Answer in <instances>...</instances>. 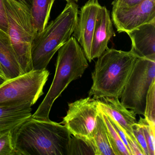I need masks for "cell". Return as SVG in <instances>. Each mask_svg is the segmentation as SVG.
I'll list each match as a JSON object with an SVG mask.
<instances>
[{
	"instance_id": "obj_1",
	"label": "cell",
	"mask_w": 155,
	"mask_h": 155,
	"mask_svg": "<svg viewBox=\"0 0 155 155\" xmlns=\"http://www.w3.org/2000/svg\"><path fill=\"white\" fill-rule=\"evenodd\" d=\"M71 135L64 125L32 117L12 131L16 155H68Z\"/></svg>"
},
{
	"instance_id": "obj_2",
	"label": "cell",
	"mask_w": 155,
	"mask_h": 155,
	"mask_svg": "<svg viewBox=\"0 0 155 155\" xmlns=\"http://www.w3.org/2000/svg\"><path fill=\"white\" fill-rule=\"evenodd\" d=\"M137 58L130 51L106 50L96 61L89 97L120 98Z\"/></svg>"
},
{
	"instance_id": "obj_3",
	"label": "cell",
	"mask_w": 155,
	"mask_h": 155,
	"mask_svg": "<svg viewBox=\"0 0 155 155\" xmlns=\"http://www.w3.org/2000/svg\"><path fill=\"white\" fill-rule=\"evenodd\" d=\"M55 76L50 88L31 117L49 120L53 103L70 83L82 77L88 67L87 59L77 40L71 37L58 51Z\"/></svg>"
},
{
	"instance_id": "obj_4",
	"label": "cell",
	"mask_w": 155,
	"mask_h": 155,
	"mask_svg": "<svg viewBox=\"0 0 155 155\" xmlns=\"http://www.w3.org/2000/svg\"><path fill=\"white\" fill-rule=\"evenodd\" d=\"M78 6L68 2L61 13L33 39L31 49L33 70L46 69L55 53L70 38L78 21Z\"/></svg>"
},
{
	"instance_id": "obj_5",
	"label": "cell",
	"mask_w": 155,
	"mask_h": 155,
	"mask_svg": "<svg viewBox=\"0 0 155 155\" xmlns=\"http://www.w3.org/2000/svg\"><path fill=\"white\" fill-rule=\"evenodd\" d=\"M8 22V34L24 73L33 70L31 49L37 33L30 9L16 0H3Z\"/></svg>"
},
{
	"instance_id": "obj_6",
	"label": "cell",
	"mask_w": 155,
	"mask_h": 155,
	"mask_svg": "<svg viewBox=\"0 0 155 155\" xmlns=\"http://www.w3.org/2000/svg\"><path fill=\"white\" fill-rule=\"evenodd\" d=\"M49 71L32 70L12 79L0 86V106L31 103L32 106L44 94Z\"/></svg>"
},
{
	"instance_id": "obj_7",
	"label": "cell",
	"mask_w": 155,
	"mask_h": 155,
	"mask_svg": "<svg viewBox=\"0 0 155 155\" xmlns=\"http://www.w3.org/2000/svg\"><path fill=\"white\" fill-rule=\"evenodd\" d=\"M155 80V59L137 58L120 97L122 105L144 115L147 94Z\"/></svg>"
},
{
	"instance_id": "obj_8",
	"label": "cell",
	"mask_w": 155,
	"mask_h": 155,
	"mask_svg": "<svg viewBox=\"0 0 155 155\" xmlns=\"http://www.w3.org/2000/svg\"><path fill=\"white\" fill-rule=\"evenodd\" d=\"M98 100L88 97L68 105L67 115L61 122L74 137L91 139L97 123Z\"/></svg>"
},
{
	"instance_id": "obj_9",
	"label": "cell",
	"mask_w": 155,
	"mask_h": 155,
	"mask_svg": "<svg viewBox=\"0 0 155 155\" xmlns=\"http://www.w3.org/2000/svg\"><path fill=\"white\" fill-rule=\"evenodd\" d=\"M111 17L117 31L127 33L143 24L155 21V0H144L132 8L112 9Z\"/></svg>"
},
{
	"instance_id": "obj_10",
	"label": "cell",
	"mask_w": 155,
	"mask_h": 155,
	"mask_svg": "<svg viewBox=\"0 0 155 155\" xmlns=\"http://www.w3.org/2000/svg\"><path fill=\"white\" fill-rule=\"evenodd\" d=\"M101 7L98 0H88L81 7L72 36L81 46L90 62L92 60L91 48L96 20Z\"/></svg>"
},
{
	"instance_id": "obj_11",
	"label": "cell",
	"mask_w": 155,
	"mask_h": 155,
	"mask_svg": "<svg viewBox=\"0 0 155 155\" xmlns=\"http://www.w3.org/2000/svg\"><path fill=\"white\" fill-rule=\"evenodd\" d=\"M131 41L130 51L137 58L155 59V21L127 32Z\"/></svg>"
},
{
	"instance_id": "obj_12",
	"label": "cell",
	"mask_w": 155,
	"mask_h": 155,
	"mask_svg": "<svg viewBox=\"0 0 155 155\" xmlns=\"http://www.w3.org/2000/svg\"><path fill=\"white\" fill-rule=\"evenodd\" d=\"M114 34L110 12L106 7L99 11L92 39V59L97 58L108 48V44Z\"/></svg>"
},
{
	"instance_id": "obj_13",
	"label": "cell",
	"mask_w": 155,
	"mask_h": 155,
	"mask_svg": "<svg viewBox=\"0 0 155 155\" xmlns=\"http://www.w3.org/2000/svg\"><path fill=\"white\" fill-rule=\"evenodd\" d=\"M100 99L98 100L100 109L115 120L129 136L136 139L132 132V126L137 122V114L124 107L119 98L103 97Z\"/></svg>"
},
{
	"instance_id": "obj_14",
	"label": "cell",
	"mask_w": 155,
	"mask_h": 155,
	"mask_svg": "<svg viewBox=\"0 0 155 155\" xmlns=\"http://www.w3.org/2000/svg\"><path fill=\"white\" fill-rule=\"evenodd\" d=\"M31 103L0 106V134L15 130L32 116Z\"/></svg>"
},
{
	"instance_id": "obj_15",
	"label": "cell",
	"mask_w": 155,
	"mask_h": 155,
	"mask_svg": "<svg viewBox=\"0 0 155 155\" xmlns=\"http://www.w3.org/2000/svg\"><path fill=\"white\" fill-rule=\"evenodd\" d=\"M0 68L7 80L24 74L18 62L8 35L1 29Z\"/></svg>"
},
{
	"instance_id": "obj_16",
	"label": "cell",
	"mask_w": 155,
	"mask_h": 155,
	"mask_svg": "<svg viewBox=\"0 0 155 155\" xmlns=\"http://www.w3.org/2000/svg\"><path fill=\"white\" fill-rule=\"evenodd\" d=\"M55 1V0H33L30 10L37 33L41 32L48 24Z\"/></svg>"
},
{
	"instance_id": "obj_17",
	"label": "cell",
	"mask_w": 155,
	"mask_h": 155,
	"mask_svg": "<svg viewBox=\"0 0 155 155\" xmlns=\"http://www.w3.org/2000/svg\"><path fill=\"white\" fill-rule=\"evenodd\" d=\"M91 139L97 149V155H115L110 142L105 122L99 109L97 125Z\"/></svg>"
},
{
	"instance_id": "obj_18",
	"label": "cell",
	"mask_w": 155,
	"mask_h": 155,
	"mask_svg": "<svg viewBox=\"0 0 155 155\" xmlns=\"http://www.w3.org/2000/svg\"><path fill=\"white\" fill-rule=\"evenodd\" d=\"M97 155V149L91 139L71 136L68 155Z\"/></svg>"
},
{
	"instance_id": "obj_19",
	"label": "cell",
	"mask_w": 155,
	"mask_h": 155,
	"mask_svg": "<svg viewBox=\"0 0 155 155\" xmlns=\"http://www.w3.org/2000/svg\"><path fill=\"white\" fill-rule=\"evenodd\" d=\"M99 109L105 122L110 142L115 155H130L128 150L116 130L113 127L112 124L110 123L106 114L102 112L99 108Z\"/></svg>"
},
{
	"instance_id": "obj_20",
	"label": "cell",
	"mask_w": 155,
	"mask_h": 155,
	"mask_svg": "<svg viewBox=\"0 0 155 155\" xmlns=\"http://www.w3.org/2000/svg\"><path fill=\"white\" fill-rule=\"evenodd\" d=\"M144 116L155 133V80L150 87L147 94Z\"/></svg>"
},
{
	"instance_id": "obj_21",
	"label": "cell",
	"mask_w": 155,
	"mask_h": 155,
	"mask_svg": "<svg viewBox=\"0 0 155 155\" xmlns=\"http://www.w3.org/2000/svg\"><path fill=\"white\" fill-rule=\"evenodd\" d=\"M138 122L141 125L143 129V133L148 150L149 155H155V132H153L152 129L145 118H143L142 117H140Z\"/></svg>"
},
{
	"instance_id": "obj_22",
	"label": "cell",
	"mask_w": 155,
	"mask_h": 155,
	"mask_svg": "<svg viewBox=\"0 0 155 155\" xmlns=\"http://www.w3.org/2000/svg\"><path fill=\"white\" fill-rule=\"evenodd\" d=\"M0 155H16L12 141V131L0 134Z\"/></svg>"
},
{
	"instance_id": "obj_23",
	"label": "cell",
	"mask_w": 155,
	"mask_h": 155,
	"mask_svg": "<svg viewBox=\"0 0 155 155\" xmlns=\"http://www.w3.org/2000/svg\"><path fill=\"white\" fill-rule=\"evenodd\" d=\"M132 130L133 135L141 147L144 155H149L147 146L141 125L138 122H136L132 126Z\"/></svg>"
},
{
	"instance_id": "obj_24",
	"label": "cell",
	"mask_w": 155,
	"mask_h": 155,
	"mask_svg": "<svg viewBox=\"0 0 155 155\" xmlns=\"http://www.w3.org/2000/svg\"><path fill=\"white\" fill-rule=\"evenodd\" d=\"M144 0H113L112 9L127 8L140 4Z\"/></svg>"
},
{
	"instance_id": "obj_25",
	"label": "cell",
	"mask_w": 155,
	"mask_h": 155,
	"mask_svg": "<svg viewBox=\"0 0 155 155\" xmlns=\"http://www.w3.org/2000/svg\"><path fill=\"white\" fill-rule=\"evenodd\" d=\"M105 114H106V116L107 117L109 121H110V123L112 124L113 127L116 130V131L117 132L118 135H119L120 138L121 139L122 141H123L124 144H125V146H126L128 150L129 151L130 153V155H131V152H130V149L129 147L128 143L127 142V137L126 136V132H125V130L123 129V128L115 120L113 119L112 118L106 114V113H105Z\"/></svg>"
},
{
	"instance_id": "obj_26",
	"label": "cell",
	"mask_w": 155,
	"mask_h": 155,
	"mask_svg": "<svg viewBox=\"0 0 155 155\" xmlns=\"http://www.w3.org/2000/svg\"><path fill=\"white\" fill-rule=\"evenodd\" d=\"M0 29L8 33V18L3 0H0Z\"/></svg>"
},
{
	"instance_id": "obj_27",
	"label": "cell",
	"mask_w": 155,
	"mask_h": 155,
	"mask_svg": "<svg viewBox=\"0 0 155 155\" xmlns=\"http://www.w3.org/2000/svg\"><path fill=\"white\" fill-rule=\"evenodd\" d=\"M16 1L25 5L26 7L31 10L32 6L33 0H16Z\"/></svg>"
},
{
	"instance_id": "obj_28",
	"label": "cell",
	"mask_w": 155,
	"mask_h": 155,
	"mask_svg": "<svg viewBox=\"0 0 155 155\" xmlns=\"http://www.w3.org/2000/svg\"><path fill=\"white\" fill-rule=\"evenodd\" d=\"M7 80V79L5 77L0 75V86L3 84Z\"/></svg>"
},
{
	"instance_id": "obj_29",
	"label": "cell",
	"mask_w": 155,
	"mask_h": 155,
	"mask_svg": "<svg viewBox=\"0 0 155 155\" xmlns=\"http://www.w3.org/2000/svg\"><path fill=\"white\" fill-rule=\"evenodd\" d=\"M0 75H1V76H3V77H4V74H3V72H2V70L1 68H0Z\"/></svg>"
},
{
	"instance_id": "obj_30",
	"label": "cell",
	"mask_w": 155,
	"mask_h": 155,
	"mask_svg": "<svg viewBox=\"0 0 155 155\" xmlns=\"http://www.w3.org/2000/svg\"><path fill=\"white\" fill-rule=\"evenodd\" d=\"M78 0H73V1L75 2H78Z\"/></svg>"
},
{
	"instance_id": "obj_31",
	"label": "cell",
	"mask_w": 155,
	"mask_h": 155,
	"mask_svg": "<svg viewBox=\"0 0 155 155\" xmlns=\"http://www.w3.org/2000/svg\"><path fill=\"white\" fill-rule=\"evenodd\" d=\"M65 1H67V2L70 1H73V0H65Z\"/></svg>"
}]
</instances>
